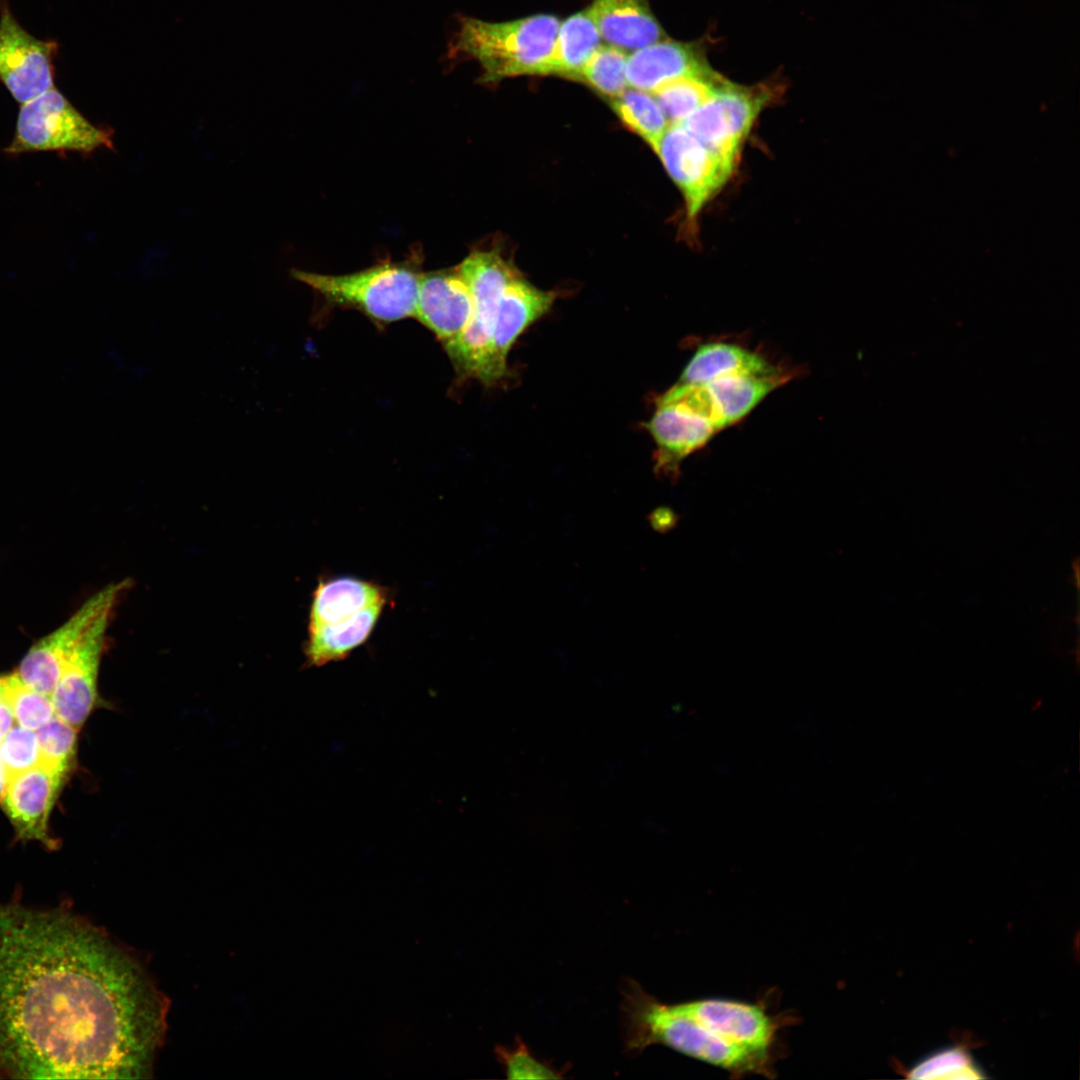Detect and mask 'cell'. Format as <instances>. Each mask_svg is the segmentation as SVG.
Here are the masks:
<instances>
[{"label": "cell", "mask_w": 1080, "mask_h": 1080, "mask_svg": "<svg viewBox=\"0 0 1080 1080\" xmlns=\"http://www.w3.org/2000/svg\"><path fill=\"white\" fill-rule=\"evenodd\" d=\"M497 1057L510 1079H551L561 1074L552 1065L537 1059L522 1041L513 1048L498 1047Z\"/></svg>", "instance_id": "obj_32"}, {"label": "cell", "mask_w": 1080, "mask_h": 1080, "mask_svg": "<svg viewBox=\"0 0 1080 1080\" xmlns=\"http://www.w3.org/2000/svg\"><path fill=\"white\" fill-rule=\"evenodd\" d=\"M611 106L624 125L656 152L670 124L654 97L638 89H626L611 98Z\"/></svg>", "instance_id": "obj_25"}, {"label": "cell", "mask_w": 1080, "mask_h": 1080, "mask_svg": "<svg viewBox=\"0 0 1080 1080\" xmlns=\"http://www.w3.org/2000/svg\"><path fill=\"white\" fill-rule=\"evenodd\" d=\"M911 1078H982L971 1057L959 1047L935 1052L919 1062L910 1072Z\"/></svg>", "instance_id": "obj_29"}, {"label": "cell", "mask_w": 1080, "mask_h": 1080, "mask_svg": "<svg viewBox=\"0 0 1080 1080\" xmlns=\"http://www.w3.org/2000/svg\"><path fill=\"white\" fill-rule=\"evenodd\" d=\"M779 371L758 354L727 343L701 345L683 370L678 384H704L736 375H773Z\"/></svg>", "instance_id": "obj_21"}, {"label": "cell", "mask_w": 1080, "mask_h": 1080, "mask_svg": "<svg viewBox=\"0 0 1080 1080\" xmlns=\"http://www.w3.org/2000/svg\"><path fill=\"white\" fill-rule=\"evenodd\" d=\"M679 1004L721 1038L771 1061L781 1024L760 1004L723 998H702Z\"/></svg>", "instance_id": "obj_12"}, {"label": "cell", "mask_w": 1080, "mask_h": 1080, "mask_svg": "<svg viewBox=\"0 0 1080 1080\" xmlns=\"http://www.w3.org/2000/svg\"><path fill=\"white\" fill-rule=\"evenodd\" d=\"M58 43L29 34L0 0V82L19 104L55 87Z\"/></svg>", "instance_id": "obj_9"}, {"label": "cell", "mask_w": 1080, "mask_h": 1080, "mask_svg": "<svg viewBox=\"0 0 1080 1080\" xmlns=\"http://www.w3.org/2000/svg\"><path fill=\"white\" fill-rule=\"evenodd\" d=\"M560 21L538 14L505 22L460 16L443 57L444 64L477 61L480 81L495 83L522 75H545Z\"/></svg>", "instance_id": "obj_3"}, {"label": "cell", "mask_w": 1080, "mask_h": 1080, "mask_svg": "<svg viewBox=\"0 0 1080 1080\" xmlns=\"http://www.w3.org/2000/svg\"><path fill=\"white\" fill-rule=\"evenodd\" d=\"M677 520V515L667 507L657 508L649 516L651 526L661 533L672 529L676 525Z\"/></svg>", "instance_id": "obj_33"}, {"label": "cell", "mask_w": 1080, "mask_h": 1080, "mask_svg": "<svg viewBox=\"0 0 1080 1080\" xmlns=\"http://www.w3.org/2000/svg\"><path fill=\"white\" fill-rule=\"evenodd\" d=\"M112 138V129L93 125L53 87L20 106L13 139L4 152L89 154L101 147L112 149Z\"/></svg>", "instance_id": "obj_6"}, {"label": "cell", "mask_w": 1080, "mask_h": 1080, "mask_svg": "<svg viewBox=\"0 0 1080 1080\" xmlns=\"http://www.w3.org/2000/svg\"><path fill=\"white\" fill-rule=\"evenodd\" d=\"M770 98L767 87L742 86L723 78L714 96L679 124L734 171L743 144Z\"/></svg>", "instance_id": "obj_7"}, {"label": "cell", "mask_w": 1080, "mask_h": 1080, "mask_svg": "<svg viewBox=\"0 0 1080 1080\" xmlns=\"http://www.w3.org/2000/svg\"><path fill=\"white\" fill-rule=\"evenodd\" d=\"M589 7L560 22L545 75L578 78L581 70L602 45Z\"/></svg>", "instance_id": "obj_22"}, {"label": "cell", "mask_w": 1080, "mask_h": 1080, "mask_svg": "<svg viewBox=\"0 0 1080 1080\" xmlns=\"http://www.w3.org/2000/svg\"><path fill=\"white\" fill-rule=\"evenodd\" d=\"M385 604L379 602L336 623L310 626L305 647L307 663L320 667L347 657L370 636Z\"/></svg>", "instance_id": "obj_19"}, {"label": "cell", "mask_w": 1080, "mask_h": 1080, "mask_svg": "<svg viewBox=\"0 0 1080 1080\" xmlns=\"http://www.w3.org/2000/svg\"><path fill=\"white\" fill-rule=\"evenodd\" d=\"M786 380L784 374L724 376L704 383L717 402L726 426L744 418Z\"/></svg>", "instance_id": "obj_23"}, {"label": "cell", "mask_w": 1080, "mask_h": 1080, "mask_svg": "<svg viewBox=\"0 0 1080 1080\" xmlns=\"http://www.w3.org/2000/svg\"><path fill=\"white\" fill-rule=\"evenodd\" d=\"M589 9L602 40L628 53L665 37L648 0H594Z\"/></svg>", "instance_id": "obj_18"}, {"label": "cell", "mask_w": 1080, "mask_h": 1080, "mask_svg": "<svg viewBox=\"0 0 1080 1080\" xmlns=\"http://www.w3.org/2000/svg\"><path fill=\"white\" fill-rule=\"evenodd\" d=\"M0 700H2V682H1V676H0Z\"/></svg>", "instance_id": "obj_36"}, {"label": "cell", "mask_w": 1080, "mask_h": 1080, "mask_svg": "<svg viewBox=\"0 0 1080 1080\" xmlns=\"http://www.w3.org/2000/svg\"><path fill=\"white\" fill-rule=\"evenodd\" d=\"M386 600L384 588L373 582L354 577L321 581L313 593L309 627L342 621Z\"/></svg>", "instance_id": "obj_20"}, {"label": "cell", "mask_w": 1080, "mask_h": 1080, "mask_svg": "<svg viewBox=\"0 0 1080 1080\" xmlns=\"http://www.w3.org/2000/svg\"><path fill=\"white\" fill-rule=\"evenodd\" d=\"M657 155L682 192L689 219L699 214L733 172L681 124L669 126Z\"/></svg>", "instance_id": "obj_10"}, {"label": "cell", "mask_w": 1080, "mask_h": 1080, "mask_svg": "<svg viewBox=\"0 0 1080 1080\" xmlns=\"http://www.w3.org/2000/svg\"><path fill=\"white\" fill-rule=\"evenodd\" d=\"M14 721L15 720L10 707L6 704L5 701L0 700V744L5 735L13 726Z\"/></svg>", "instance_id": "obj_34"}, {"label": "cell", "mask_w": 1080, "mask_h": 1080, "mask_svg": "<svg viewBox=\"0 0 1080 1080\" xmlns=\"http://www.w3.org/2000/svg\"><path fill=\"white\" fill-rule=\"evenodd\" d=\"M421 273L419 263L408 259L343 275L291 271L294 279L313 289L327 304L357 310L381 324L414 318Z\"/></svg>", "instance_id": "obj_4"}, {"label": "cell", "mask_w": 1080, "mask_h": 1080, "mask_svg": "<svg viewBox=\"0 0 1080 1080\" xmlns=\"http://www.w3.org/2000/svg\"><path fill=\"white\" fill-rule=\"evenodd\" d=\"M2 700L18 725L37 731L54 715L52 697L28 687L17 673L1 676Z\"/></svg>", "instance_id": "obj_26"}, {"label": "cell", "mask_w": 1080, "mask_h": 1080, "mask_svg": "<svg viewBox=\"0 0 1080 1080\" xmlns=\"http://www.w3.org/2000/svg\"><path fill=\"white\" fill-rule=\"evenodd\" d=\"M64 777L42 763L7 777L0 801L19 838L55 847L48 818Z\"/></svg>", "instance_id": "obj_13"}, {"label": "cell", "mask_w": 1080, "mask_h": 1080, "mask_svg": "<svg viewBox=\"0 0 1080 1080\" xmlns=\"http://www.w3.org/2000/svg\"><path fill=\"white\" fill-rule=\"evenodd\" d=\"M6 781H7V776H6L5 770H4V768H3L2 764H1V761H0V798H1L2 794H3L4 789H5Z\"/></svg>", "instance_id": "obj_35"}, {"label": "cell", "mask_w": 1080, "mask_h": 1080, "mask_svg": "<svg viewBox=\"0 0 1080 1080\" xmlns=\"http://www.w3.org/2000/svg\"><path fill=\"white\" fill-rule=\"evenodd\" d=\"M128 580L114 582L88 598L63 624L35 642L16 671L28 687L51 696L65 663L95 619L117 606L129 588Z\"/></svg>", "instance_id": "obj_8"}, {"label": "cell", "mask_w": 1080, "mask_h": 1080, "mask_svg": "<svg viewBox=\"0 0 1080 1080\" xmlns=\"http://www.w3.org/2000/svg\"><path fill=\"white\" fill-rule=\"evenodd\" d=\"M657 402L675 403L705 419L716 429L726 426L721 410L705 384H678L664 393Z\"/></svg>", "instance_id": "obj_31"}, {"label": "cell", "mask_w": 1080, "mask_h": 1080, "mask_svg": "<svg viewBox=\"0 0 1080 1080\" xmlns=\"http://www.w3.org/2000/svg\"><path fill=\"white\" fill-rule=\"evenodd\" d=\"M117 606L104 610L67 659L52 701L55 715L79 730L97 703V680L107 631Z\"/></svg>", "instance_id": "obj_11"}, {"label": "cell", "mask_w": 1080, "mask_h": 1080, "mask_svg": "<svg viewBox=\"0 0 1080 1080\" xmlns=\"http://www.w3.org/2000/svg\"><path fill=\"white\" fill-rule=\"evenodd\" d=\"M472 306L468 284L457 266L421 273L414 318L443 346L467 326Z\"/></svg>", "instance_id": "obj_15"}, {"label": "cell", "mask_w": 1080, "mask_h": 1080, "mask_svg": "<svg viewBox=\"0 0 1080 1080\" xmlns=\"http://www.w3.org/2000/svg\"><path fill=\"white\" fill-rule=\"evenodd\" d=\"M458 270L472 297L471 318L454 340L444 346L457 376L487 385L490 344L500 298L519 273L496 251H474Z\"/></svg>", "instance_id": "obj_5"}, {"label": "cell", "mask_w": 1080, "mask_h": 1080, "mask_svg": "<svg viewBox=\"0 0 1080 1080\" xmlns=\"http://www.w3.org/2000/svg\"><path fill=\"white\" fill-rule=\"evenodd\" d=\"M622 995L624 1043L629 1052L640 1053L661 1044L727 1070L735 1077L773 1073L771 1061L724 1040L684 1011L679 1003L660 1002L634 980L625 983Z\"/></svg>", "instance_id": "obj_2"}, {"label": "cell", "mask_w": 1080, "mask_h": 1080, "mask_svg": "<svg viewBox=\"0 0 1080 1080\" xmlns=\"http://www.w3.org/2000/svg\"><path fill=\"white\" fill-rule=\"evenodd\" d=\"M722 80L718 73L712 77L685 76L660 85L650 94L669 124H679L714 96Z\"/></svg>", "instance_id": "obj_24"}, {"label": "cell", "mask_w": 1080, "mask_h": 1080, "mask_svg": "<svg viewBox=\"0 0 1080 1080\" xmlns=\"http://www.w3.org/2000/svg\"><path fill=\"white\" fill-rule=\"evenodd\" d=\"M557 295L544 291L520 275L506 286L497 309L492 333L487 386L496 384L507 372V356L517 338L546 314Z\"/></svg>", "instance_id": "obj_14"}, {"label": "cell", "mask_w": 1080, "mask_h": 1080, "mask_svg": "<svg viewBox=\"0 0 1080 1080\" xmlns=\"http://www.w3.org/2000/svg\"><path fill=\"white\" fill-rule=\"evenodd\" d=\"M77 732L54 715L36 731L41 763L65 776L75 761Z\"/></svg>", "instance_id": "obj_28"}, {"label": "cell", "mask_w": 1080, "mask_h": 1080, "mask_svg": "<svg viewBox=\"0 0 1080 1080\" xmlns=\"http://www.w3.org/2000/svg\"><path fill=\"white\" fill-rule=\"evenodd\" d=\"M0 761L7 777L40 764L36 731L13 725L0 744Z\"/></svg>", "instance_id": "obj_30"}, {"label": "cell", "mask_w": 1080, "mask_h": 1080, "mask_svg": "<svg viewBox=\"0 0 1080 1080\" xmlns=\"http://www.w3.org/2000/svg\"><path fill=\"white\" fill-rule=\"evenodd\" d=\"M628 52L609 44L601 45L581 70L577 80L611 98L628 88Z\"/></svg>", "instance_id": "obj_27"}, {"label": "cell", "mask_w": 1080, "mask_h": 1080, "mask_svg": "<svg viewBox=\"0 0 1080 1080\" xmlns=\"http://www.w3.org/2000/svg\"><path fill=\"white\" fill-rule=\"evenodd\" d=\"M656 444L654 470L675 480L683 459L704 446L717 429L705 419L669 402L657 408L645 424Z\"/></svg>", "instance_id": "obj_16"}, {"label": "cell", "mask_w": 1080, "mask_h": 1080, "mask_svg": "<svg viewBox=\"0 0 1080 1080\" xmlns=\"http://www.w3.org/2000/svg\"><path fill=\"white\" fill-rule=\"evenodd\" d=\"M717 74L696 43L660 40L628 54V87L653 92L660 85L685 76Z\"/></svg>", "instance_id": "obj_17"}, {"label": "cell", "mask_w": 1080, "mask_h": 1080, "mask_svg": "<svg viewBox=\"0 0 1080 1080\" xmlns=\"http://www.w3.org/2000/svg\"><path fill=\"white\" fill-rule=\"evenodd\" d=\"M167 1000L141 963L58 910L0 906V1066L16 1078H149Z\"/></svg>", "instance_id": "obj_1"}]
</instances>
